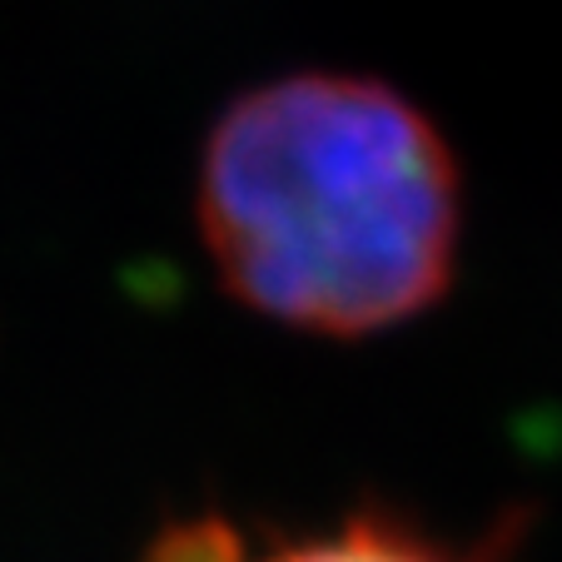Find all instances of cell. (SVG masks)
I'll use <instances>...</instances> for the list:
<instances>
[{"instance_id": "6da1fadb", "label": "cell", "mask_w": 562, "mask_h": 562, "mask_svg": "<svg viewBox=\"0 0 562 562\" xmlns=\"http://www.w3.org/2000/svg\"><path fill=\"white\" fill-rule=\"evenodd\" d=\"M200 224L249 308L294 329L373 334L448 289L458 175L438 130L389 86L294 75L214 125Z\"/></svg>"}, {"instance_id": "7a4b0ae2", "label": "cell", "mask_w": 562, "mask_h": 562, "mask_svg": "<svg viewBox=\"0 0 562 562\" xmlns=\"http://www.w3.org/2000/svg\"><path fill=\"white\" fill-rule=\"evenodd\" d=\"M155 562H448V558H438L434 548H418V542L398 538V532H379V528H349L324 542H299V548H284V552L245 558L229 532L194 528V532H180Z\"/></svg>"}]
</instances>
